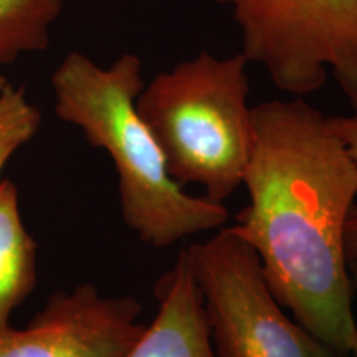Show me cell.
<instances>
[{
  "label": "cell",
  "instance_id": "obj_12",
  "mask_svg": "<svg viewBox=\"0 0 357 357\" xmlns=\"http://www.w3.org/2000/svg\"><path fill=\"white\" fill-rule=\"evenodd\" d=\"M344 247L347 260H357V205L352 207L346 223V234H344Z\"/></svg>",
  "mask_w": 357,
  "mask_h": 357
},
{
  "label": "cell",
  "instance_id": "obj_9",
  "mask_svg": "<svg viewBox=\"0 0 357 357\" xmlns=\"http://www.w3.org/2000/svg\"><path fill=\"white\" fill-rule=\"evenodd\" d=\"M66 0H0V66L42 52Z\"/></svg>",
  "mask_w": 357,
  "mask_h": 357
},
{
  "label": "cell",
  "instance_id": "obj_7",
  "mask_svg": "<svg viewBox=\"0 0 357 357\" xmlns=\"http://www.w3.org/2000/svg\"><path fill=\"white\" fill-rule=\"evenodd\" d=\"M158 312L123 357H217L187 248L154 288Z\"/></svg>",
  "mask_w": 357,
  "mask_h": 357
},
{
  "label": "cell",
  "instance_id": "obj_11",
  "mask_svg": "<svg viewBox=\"0 0 357 357\" xmlns=\"http://www.w3.org/2000/svg\"><path fill=\"white\" fill-rule=\"evenodd\" d=\"M329 121L357 166V105L352 106L351 116H336L329 118Z\"/></svg>",
  "mask_w": 357,
  "mask_h": 357
},
{
  "label": "cell",
  "instance_id": "obj_1",
  "mask_svg": "<svg viewBox=\"0 0 357 357\" xmlns=\"http://www.w3.org/2000/svg\"><path fill=\"white\" fill-rule=\"evenodd\" d=\"M250 204L227 227L260 260L268 287L312 336L346 357L357 337L346 223L357 166L329 118L305 101L253 108Z\"/></svg>",
  "mask_w": 357,
  "mask_h": 357
},
{
  "label": "cell",
  "instance_id": "obj_4",
  "mask_svg": "<svg viewBox=\"0 0 357 357\" xmlns=\"http://www.w3.org/2000/svg\"><path fill=\"white\" fill-rule=\"evenodd\" d=\"M231 7L242 53L265 66L276 88L303 98L331 70L357 105V0H213Z\"/></svg>",
  "mask_w": 357,
  "mask_h": 357
},
{
  "label": "cell",
  "instance_id": "obj_2",
  "mask_svg": "<svg viewBox=\"0 0 357 357\" xmlns=\"http://www.w3.org/2000/svg\"><path fill=\"white\" fill-rule=\"evenodd\" d=\"M144 84L142 61L134 53L100 66L71 52L52 75L58 118L82 129L89 144L113 160L126 227L142 243L166 248L223 229L230 213L220 202L187 194L169 176L162 151L137 111Z\"/></svg>",
  "mask_w": 357,
  "mask_h": 357
},
{
  "label": "cell",
  "instance_id": "obj_13",
  "mask_svg": "<svg viewBox=\"0 0 357 357\" xmlns=\"http://www.w3.org/2000/svg\"><path fill=\"white\" fill-rule=\"evenodd\" d=\"M349 270H351L352 284H354V289H357V260L349 263Z\"/></svg>",
  "mask_w": 357,
  "mask_h": 357
},
{
  "label": "cell",
  "instance_id": "obj_3",
  "mask_svg": "<svg viewBox=\"0 0 357 357\" xmlns=\"http://www.w3.org/2000/svg\"><path fill=\"white\" fill-rule=\"evenodd\" d=\"M248 60L202 52L159 73L137 96V111L153 131L169 176L202 185L223 204L243 185L255 128L248 106Z\"/></svg>",
  "mask_w": 357,
  "mask_h": 357
},
{
  "label": "cell",
  "instance_id": "obj_15",
  "mask_svg": "<svg viewBox=\"0 0 357 357\" xmlns=\"http://www.w3.org/2000/svg\"><path fill=\"white\" fill-rule=\"evenodd\" d=\"M352 357H357V337H356V342H354V347H352V352H351Z\"/></svg>",
  "mask_w": 357,
  "mask_h": 357
},
{
  "label": "cell",
  "instance_id": "obj_6",
  "mask_svg": "<svg viewBox=\"0 0 357 357\" xmlns=\"http://www.w3.org/2000/svg\"><path fill=\"white\" fill-rule=\"evenodd\" d=\"M142 305L93 283L50 294L25 328L0 329V357H123L139 339Z\"/></svg>",
  "mask_w": 357,
  "mask_h": 357
},
{
  "label": "cell",
  "instance_id": "obj_10",
  "mask_svg": "<svg viewBox=\"0 0 357 357\" xmlns=\"http://www.w3.org/2000/svg\"><path fill=\"white\" fill-rule=\"evenodd\" d=\"M40 124L42 114L29 100L25 89L8 83L0 93V176L8 160L33 139Z\"/></svg>",
  "mask_w": 357,
  "mask_h": 357
},
{
  "label": "cell",
  "instance_id": "obj_8",
  "mask_svg": "<svg viewBox=\"0 0 357 357\" xmlns=\"http://www.w3.org/2000/svg\"><path fill=\"white\" fill-rule=\"evenodd\" d=\"M38 247L25 227L19 189L8 178L0 181V329L37 287Z\"/></svg>",
  "mask_w": 357,
  "mask_h": 357
},
{
  "label": "cell",
  "instance_id": "obj_5",
  "mask_svg": "<svg viewBox=\"0 0 357 357\" xmlns=\"http://www.w3.org/2000/svg\"><path fill=\"white\" fill-rule=\"evenodd\" d=\"M187 253L217 357H339L289 318L255 252L227 227Z\"/></svg>",
  "mask_w": 357,
  "mask_h": 357
},
{
  "label": "cell",
  "instance_id": "obj_14",
  "mask_svg": "<svg viewBox=\"0 0 357 357\" xmlns=\"http://www.w3.org/2000/svg\"><path fill=\"white\" fill-rule=\"evenodd\" d=\"M8 83H10V82H8V79L3 77V75H0V93H2L3 89L8 86Z\"/></svg>",
  "mask_w": 357,
  "mask_h": 357
}]
</instances>
